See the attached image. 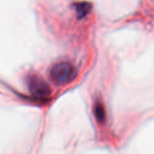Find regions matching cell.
I'll return each instance as SVG.
<instances>
[{"label": "cell", "mask_w": 154, "mask_h": 154, "mask_svg": "<svg viewBox=\"0 0 154 154\" xmlns=\"http://www.w3.org/2000/svg\"><path fill=\"white\" fill-rule=\"evenodd\" d=\"M50 75L56 84L65 85L71 83L76 78L77 70L70 62L61 61L51 67Z\"/></svg>", "instance_id": "obj_1"}, {"label": "cell", "mask_w": 154, "mask_h": 154, "mask_svg": "<svg viewBox=\"0 0 154 154\" xmlns=\"http://www.w3.org/2000/svg\"><path fill=\"white\" fill-rule=\"evenodd\" d=\"M27 87L30 94L39 100L47 99L51 94V88L44 78L36 75L27 78Z\"/></svg>", "instance_id": "obj_2"}, {"label": "cell", "mask_w": 154, "mask_h": 154, "mask_svg": "<svg viewBox=\"0 0 154 154\" xmlns=\"http://www.w3.org/2000/svg\"><path fill=\"white\" fill-rule=\"evenodd\" d=\"M75 9L78 18H84L90 13L91 5L87 2H81L75 5Z\"/></svg>", "instance_id": "obj_3"}, {"label": "cell", "mask_w": 154, "mask_h": 154, "mask_svg": "<svg viewBox=\"0 0 154 154\" xmlns=\"http://www.w3.org/2000/svg\"><path fill=\"white\" fill-rule=\"evenodd\" d=\"M95 115H96L97 120H99L100 122H102L103 120H105V108H104L103 105H102L101 102H97L96 103V107H95Z\"/></svg>", "instance_id": "obj_4"}]
</instances>
